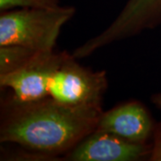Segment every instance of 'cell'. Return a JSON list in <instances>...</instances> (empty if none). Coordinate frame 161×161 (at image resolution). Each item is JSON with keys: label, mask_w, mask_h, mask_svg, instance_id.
Returning a JSON list of instances; mask_svg holds the SVG:
<instances>
[{"label": "cell", "mask_w": 161, "mask_h": 161, "mask_svg": "<svg viewBox=\"0 0 161 161\" xmlns=\"http://www.w3.org/2000/svg\"><path fill=\"white\" fill-rule=\"evenodd\" d=\"M102 106H70L51 97L2 100L0 142L15 144L37 156L65 155L95 131Z\"/></svg>", "instance_id": "6da1fadb"}, {"label": "cell", "mask_w": 161, "mask_h": 161, "mask_svg": "<svg viewBox=\"0 0 161 161\" xmlns=\"http://www.w3.org/2000/svg\"><path fill=\"white\" fill-rule=\"evenodd\" d=\"M76 8H17L1 12L0 46L19 45L34 51L55 50L63 27L74 17Z\"/></svg>", "instance_id": "7a4b0ae2"}, {"label": "cell", "mask_w": 161, "mask_h": 161, "mask_svg": "<svg viewBox=\"0 0 161 161\" xmlns=\"http://www.w3.org/2000/svg\"><path fill=\"white\" fill-rule=\"evenodd\" d=\"M161 26V0H127L115 18L98 35L74 50L81 59L116 42L129 40Z\"/></svg>", "instance_id": "3957f363"}, {"label": "cell", "mask_w": 161, "mask_h": 161, "mask_svg": "<svg viewBox=\"0 0 161 161\" xmlns=\"http://www.w3.org/2000/svg\"><path fill=\"white\" fill-rule=\"evenodd\" d=\"M108 85L106 71H94L67 54L48 84V96L70 106H102Z\"/></svg>", "instance_id": "277c9868"}, {"label": "cell", "mask_w": 161, "mask_h": 161, "mask_svg": "<svg viewBox=\"0 0 161 161\" xmlns=\"http://www.w3.org/2000/svg\"><path fill=\"white\" fill-rule=\"evenodd\" d=\"M68 52H37L26 64L7 75H0V86L10 91L19 101H31L48 97V84L56 70Z\"/></svg>", "instance_id": "5b68a950"}, {"label": "cell", "mask_w": 161, "mask_h": 161, "mask_svg": "<svg viewBox=\"0 0 161 161\" xmlns=\"http://www.w3.org/2000/svg\"><path fill=\"white\" fill-rule=\"evenodd\" d=\"M150 143H136L112 132L96 129L64 156L72 161L149 160Z\"/></svg>", "instance_id": "8992f818"}, {"label": "cell", "mask_w": 161, "mask_h": 161, "mask_svg": "<svg viewBox=\"0 0 161 161\" xmlns=\"http://www.w3.org/2000/svg\"><path fill=\"white\" fill-rule=\"evenodd\" d=\"M155 123L142 102L128 101L103 111L97 129L112 132L136 143H150Z\"/></svg>", "instance_id": "52a82bcc"}, {"label": "cell", "mask_w": 161, "mask_h": 161, "mask_svg": "<svg viewBox=\"0 0 161 161\" xmlns=\"http://www.w3.org/2000/svg\"><path fill=\"white\" fill-rule=\"evenodd\" d=\"M37 51L19 45L0 46V75L12 73L34 56Z\"/></svg>", "instance_id": "ba28073f"}, {"label": "cell", "mask_w": 161, "mask_h": 161, "mask_svg": "<svg viewBox=\"0 0 161 161\" xmlns=\"http://www.w3.org/2000/svg\"><path fill=\"white\" fill-rule=\"evenodd\" d=\"M62 0H0V11L17 8H50L61 6Z\"/></svg>", "instance_id": "9c48e42d"}, {"label": "cell", "mask_w": 161, "mask_h": 161, "mask_svg": "<svg viewBox=\"0 0 161 161\" xmlns=\"http://www.w3.org/2000/svg\"><path fill=\"white\" fill-rule=\"evenodd\" d=\"M149 161H161V122H156Z\"/></svg>", "instance_id": "30bf717a"}, {"label": "cell", "mask_w": 161, "mask_h": 161, "mask_svg": "<svg viewBox=\"0 0 161 161\" xmlns=\"http://www.w3.org/2000/svg\"><path fill=\"white\" fill-rule=\"evenodd\" d=\"M151 103L161 111V93H154L150 98Z\"/></svg>", "instance_id": "8fae6325"}]
</instances>
